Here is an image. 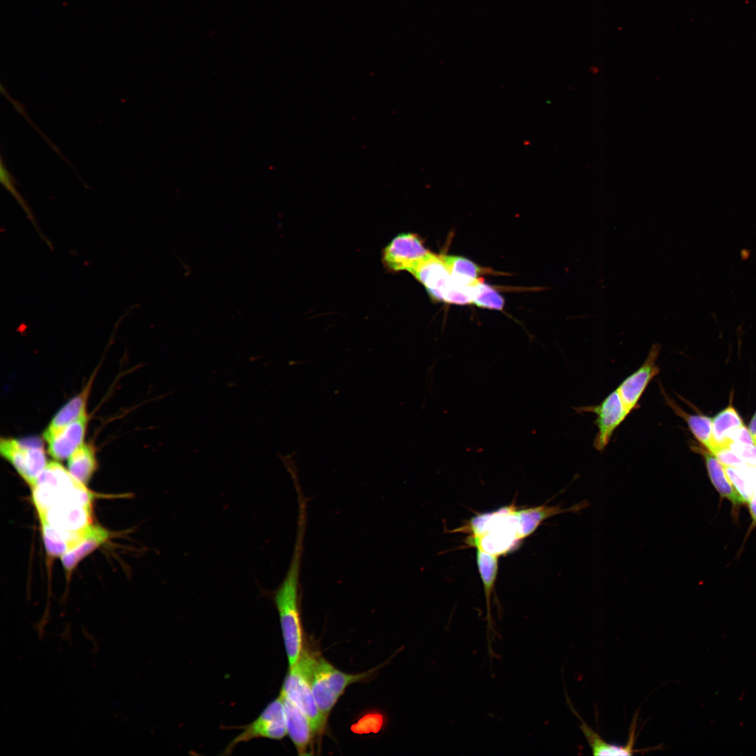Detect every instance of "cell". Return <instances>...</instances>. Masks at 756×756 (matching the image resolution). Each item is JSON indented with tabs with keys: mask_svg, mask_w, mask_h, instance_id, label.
Listing matches in <instances>:
<instances>
[{
	"mask_svg": "<svg viewBox=\"0 0 756 756\" xmlns=\"http://www.w3.org/2000/svg\"><path fill=\"white\" fill-rule=\"evenodd\" d=\"M82 484L59 463H48L31 487L38 514L45 513L57 503L75 495Z\"/></svg>",
	"mask_w": 756,
	"mask_h": 756,
	"instance_id": "obj_4",
	"label": "cell"
},
{
	"mask_svg": "<svg viewBox=\"0 0 756 756\" xmlns=\"http://www.w3.org/2000/svg\"><path fill=\"white\" fill-rule=\"evenodd\" d=\"M434 299L440 300L443 290L452 281L442 255L429 253L411 272Z\"/></svg>",
	"mask_w": 756,
	"mask_h": 756,
	"instance_id": "obj_11",
	"label": "cell"
},
{
	"mask_svg": "<svg viewBox=\"0 0 756 756\" xmlns=\"http://www.w3.org/2000/svg\"><path fill=\"white\" fill-rule=\"evenodd\" d=\"M385 723V717L377 710L364 713L351 726V730L357 734H377Z\"/></svg>",
	"mask_w": 756,
	"mask_h": 756,
	"instance_id": "obj_28",
	"label": "cell"
},
{
	"mask_svg": "<svg viewBox=\"0 0 756 756\" xmlns=\"http://www.w3.org/2000/svg\"><path fill=\"white\" fill-rule=\"evenodd\" d=\"M723 467L735 489L745 502L748 503L753 495V485L746 471V468L741 469L727 465H723Z\"/></svg>",
	"mask_w": 756,
	"mask_h": 756,
	"instance_id": "obj_27",
	"label": "cell"
},
{
	"mask_svg": "<svg viewBox=\"0 0 756 756\" xmlns=\"http://www.w3.org/2000/svg\"><path fill=\"white\" fill-rule=\"evenodd\" d=\"M713 454L723 465L741 469L746 468L748 465L729 447L720 448L716 450Z\"/></svg>",
	"mask_w": 756,
	"mask_h": 756,
	"instance_id": "obj_30",
	"label": "cell"
},
{
	"mask_svg": "<svg viewBox=\"0 0 756 756\" xmlns=\"http://www.w3.org/2000/svg\"><path fill=\"white\" fill-rule=\"evenodd\" d=\"M574 714L580 721V729L584 735L594 755H631L635 753L644 752V749L638 750L634 748L636 741V717L635 716L630 727L628 743L626 746H617L605 741L598 733L595 732L580 718L576 710L570 706Z\"/></svg>",
	"mask_w": 756,
	"mask_h": 756,
	"instance_id": "obj_16",
	"label": "cell"
},
{
	"mask_svg": "<svg viewBox=\"0 0 756 756\" xmlns=\"http://www.w3.org/2000/svg\"><path fill=\"white\" fill-rule=\"evenodd\" d=\"M1 455L15 469L19 475L32 487L48 463L42 440L38 437L20 439L1 438Z\"/></svg>",
	"mask_w": 756,
	"mask_h": 756,
	"instance_id": "obj_5",
	"label": "cell"
},
{
	"mask_svg": "<svg viewBox=\"0 0 756 756\" xmlns=\"http://www.w3.org/2000/svg\"><path fill=\"white\" fill-rule=\"evenodd\" d=\"M744 425L743 421L732 405H729L720 411L713 418L712 438L714 445V451L729 447L730 441L727 438L728 433L732 430Z\"/></svg>",
	"mask_w": 756,
	"mask_h": 756,
	"instance_id": "obj_22",
	"label": "cell"
},
{
	"mask_svg": "<svg viewBox=\"0 0 756 756\" xmlns=\"http://www.w3.org/2000/svg\"><path fill=\"white\" fill-rule=\"evenodd\" d=\"M97 468L94 449L83 444L69 458L68 470L77 480L87 484Z\"/></svg>",
	"mask_w": 756,
	"mask_h": 756,
	"instance_id": "obj_23",
	"label": "cell"
},
{
	"mask_svg": "<svg viewBox=\"0 0 756 756\" xmlns=\"http://www.w3.org/2000/svg\"><path fill=\"white\" fill-rule=\"evenodd\" d=\"M661 348L659 344H653L643 363L625 378L616 388L629 414L638 407L639 400L644 391L660 372L657 360Z\"/></svg>",
	"mask_w": 756,
	"mask_h": 756,
	"instance_id": "obj_9",
	"label": "cell"
},
{
	"mask_svg": "<svg viewBox=\"0 0 756 756\" xmlns=\"http://www.w3.org/2000/svg\"><path fill=\"white\" fill-rule=\"evenodd\" d=\"M748 429L752 438L753 442L756 445V412H755L753 416L751 419Z\"/></svg>",
	"mask_w": 756,
	"mask_h": 756,
	"instance_id": "obj_33",
	"label": "cell"
},
{
	"mask_svg": "<svg viewBox=\"0 0 756 756\" xmlns=\"http://www.w3.org/2000/svg\"><path fill=\"white\" fill-rule=\"evenodd\" d=\"M429 253L418 236L404 233L392 239L384 249L382 257L384 263L391 271L411 273Z\"/></svg>",
	"mask_w": 756,
	"mask_h": 756,
	"instance_id": "obj_10",
	"label": "cell"
},
{
	"mask_svg": "<svg viewBox=\"0 0 756 756\" xmlns=\"http://www.w3.org/2000/svg\"><path fill=\"white\" fill-rule=\"evenodd\" d=\"M109 532L98 526H91L85 538L75 548L61 556L64 568L70 571L87 555L104 543Z\"/></svg>",
	"mask_w": 756,
	"mask_h": 756,
	"instance_id": "obj_21",
	"label": "cell"
},
{
	"mask_svg": "<svg viewBox=\"0 0 756 756\" xmlns=\"http://www.w3.org/2000/svg\"><path fill=\"white\" fill-rule=\"evenodd\" d=\"M91 384L92 381L89 382L79 394L71 398L55 414L43 433L44 440L86 414L85 409Z\"/></svg>",
	"mask_w": 756,
	"mask_h": 756,
	"instance_id": "obj_18",
	"label": "cell"
},
{
	"mask_svg": "<svg viewBox=\"0 0 756 756\" xmlns=\"http://www.w3.org/2000/svg\"><path fill=\"white\" fill-rule=\"evenodd\" d=\"M442 258L453 279L456 281L467 286H472L479 281L477 279L479 269L470 260L456 256L442 255Z\"/></svg>",
	"mask_w": 756,
	"mask_h": 756,
	"instance_id": "obj_24",
	"label": "cell"
},
{
	"mask_svg": "<svg viewBox=\"0 0 756 756\" xmlns=\"http://www.w3.org/2000/svg\"><path fill=\"white\" fill-rule=\"evenodd\" d=\"M314 651L303 648L295 664L289 668L281 691L292 700L307 718L314 736L321 738L326 722L316 704L310 684V667Z\"/></svg>",
	"mask_w": 756,
	"mask_h": 756,
	"instance_id": "obj_3",
	"label": "cell"
},
{
	"mask_svg": "<svg viewBox=\"0 0 756 756\" xmlns=\"http://www.w3.org/2000/svg\"><path fill=\"white\" fill-rule=\"evenodd\" d=\"M287 734L295 746L299 755H311L309 752L314 735L309 722L298 706L281 691Z\"/></svg>",
	"mask_w": 756,
	"mask_h": 756,
	"instance_id": "obj_14",
	"label": "cell"
},
{
	"mask_svg": "<svg viewBox=\"0 0 756 756\" xmlns=\"http://www.w3.org/2000/svg\"><path fill=\"white\" fill-rule=\"evenodd\" d=\"M704 457L709 477L718 493L734 505L745 503L727 477L723 465L715 456L707 449L694 447Z\"/></svg>",
	"mask_w": 756,
	"mask_h": 756,
	"instance_id": "obj_19",
	"label": "cell"
},
{
	"mask_svg": "<svg viewBox=\"0 0 756 756\" xmlns=\"http://www.w3.org/2000/svg\"><path fill=\"white\" fill-rule=\"evenodd\" d=\"M0 157V181L2 186L16 200V201L18 202V204L20 205V206L26 214L28 218L34 225L36 230H38L34 216L28 204L17 190V181L14 178L13 175L7 169L6 164L3 161L2 155H1Z\"/></svg>",
	"mask_w": 756,
	"mask_h": 756,
	"instance_id": "obj_26",
	"label": "cell"
},
{
	"mask_svg": "<svg viewBox=\"0 0 756 756\" xmlns=\"http://www.w3.org/2000/svg\"><path fill=\"white\" fill-rule=\"evenodd\" d=\"M377 669L374 668L360 673H346L332 665L320 653L314 652L310 667V684L325 722L327 723L331 710L345 690L354 683L368 679Z\"/></svg>",
	"mask_w": 756,
	"mask_h": 756,
	"instance_id": "obj_2",
	"label": "cell"
},
{
	"mask_svg": "<svg viewBox=\"0 0 756 756\" xmlns=\"http://www.w3.org/2000/svg\"><path fill=\"white\" fill-rule=\"evenodd\" d=\"M727 438L730 443L755 444L749 429L744 425L730 431L727 435Z\"/></svg>",
	"mask_w": 756,
	"mask_h": 756,
	"instance_id": "obj_31",
	"label": "cell"
},
{
	"mask_svg": "<svg viewBox=\"0 0 756 756\" xmlns=\"http://www.w3.org/2000/svg\"><path fill=\"white\" fill-rule=\"evenodd\" d=\"M472 303L480 307L500 310L504 300L492 287L479 280L473 288Z\"/></svg>",
	"mask_w": 756,
	"mask_h": 756,
	"instance_id": "obj_25",
	"label": "cell"
},
{
	"mask_svg": "<svg viewBox=\"0 0 756 756\" xmlns=\"http://www.w3.org/2000/svg\"><path fill=\"white\" fill-rule=\"evenodd\" d=\"M476 548L477 564L482 581L486 600L487 633L489 635L490 630H491L493 634H496L493 626L491 612V598L498 574V555L489 553L479 547H476Z\"/></svg>",
	"mask_w": 756,
	"mask_h": 756,
	"instance_id": "obj_17",
	"label": "cell"
},
{
	"mask_svg": "<svg viewBox=\"0 0 756 756\" xmlns=\"http://www.w3.org/2000/svg\"><path fill=\"white\" fill-rule=\"evenodd\" d=\"M729 447L746 463L756 466V445L755 444L731 442Z\"/></svg>",
	"mask_w": 756,
	"mask_h": 756,
	"instance_id": "obj_29",
	"label": "cell"
},
{
	"mask_svg": "<svg viewBox=\"0 0 756 756\" xmlns=\"http://www.w3.org/2000/svg\"><path fill=\"white\" fill-rule=\"evenodd\" d=\"M87 423L85 414L47 438L50 456L57 460L69 458L83 444Z\"/></svg>",
	"mask_w": 756,
	"mask_h": 756,
	"instance_id": "obj_13",
	"label": "cell"
},
{
	"mask_svg": "<svg viewBox=\"0 0 756 756\" xmlns=\"http://www.w3.org/2000/svg\"><path fill=\"white\" fill-rule=\"evenodd\" d=\"M666 403L675 412L682 418L695 438L708 451L713 453L714 445L712 438L713 419L704 414H690L683 411L681 407L676 404L669 397L664 396Z\"/></svg>",
	"mask_w": 756,
	"mask_h": 756,
	"instance_id": "obj_20",
	"label": "cell"
},
{
	"mask_svg": "<svg viewBox=\"0 0 756 756\" xmlns=\"http://www.w3.org/2000/svg\"><path fill=\"white\" fill-rule=\"evenodd\" d=\"M242 732L224 750L230 755L240 743L255 738L281 740L287 734L285 712L281 694L271 701L252 722L241 727Z\"/></svg>",
	"mask_w": 756,
	"mask_h": 756,
	"instance_id": "obj_6",
	"label": "cell"
},
{
	"mask_svg": "<svg viewBox=\"0 0 756 756\" xmlns=\"http://www.w3.org/2000/svg\"><path fill=\"white\" fill-rule=\"evenodd\" d=\"M93 496L88 491L62 500L38 514L52 526L67 531H78L88 528L92 522Z\"/></svg>",
	"mask_w": 756,
	"mask_h": 756,
	"instance_id": "obj_7",
	"label": "cell"
},
{
	"mask_svg": "<svg viewBox=\"0 0 756 756\" xmlns=\"http://www.w3.org/2000/svg\"><path fill=\"white\" fill-rule=\"evenodd\" d=\"M748 503L752 517L756 522V486L753 488V495Z\"/></svg>",
	"mask_w": 756,
	"mask_h": 756,
	"instance_id": "obj_32",
	"label": "cell"
},
{
	"mask_svg": "<svg viewBox=\"0 0 756 756\" xmlns=\"http://www.w3.org/2000/svg\"><path fill=\"white\" fill-rule=\"evenodd\" d=\"M46 550L51 556H62L78 545L86 537L91 527L67 531L56 528L45 519H39Z\"/></svg>",
	"mask_w": 756,
	"mask_h": 756,
	"instance_id": "obj_15",
	"label": "cell"
},
{
	"mask_svg": "<svg viewBox=\"0 0 756 756\" xmlns=\"http://www.w3.org/2000/svg\"><path fill=\"white\" fill-rule=\"evenodd\" d=\"M297 500V529L291 559L284 579L272 594L279 616L289 668L295 664L303 649L300 576L307 523L308 498L300 496Z\"/></svg>",
	"mask_w": 756,
	"mask_h": 756,
	"instance_id": "obj_1",
	"label": "cell"
},
{
	"mask_svg": "<svg viewBox=\"0 0 756 756\" xmlns=\"http://www.w3.org/2000/svg\"><path fill=\"white\" fill-rule=\"evenodd\" d=\"M589 505V502L584 500L566 508H563L561 504H558L554 506L542 505L519 510H514L518 538L522 540L529 536L548 518L565 512L578 513Z\"/></svg>",
	"mask_w": 756,
	"mask_h": 756,
	"instance_id": "obj_12",
	"label": "cell"
},
{
	"mask_svg": "<svg viewBox=\"0 0 756 756\" xmlns=\"http://www.w3.org/2000/svg\"><path fill=\"white\" fill-rule=\"evenodd\" d=\"M577 411L596 414L594 423L598 428V432L594 440V447L601 452L605 450L615 430L629 414L616 389L598 405L578 407Z\"/></svg>",
	"mask_w": 756,
	"mask_h": 756,
	"instance_id": "obj_8",
	"label": "cell"
}]
</instances>
